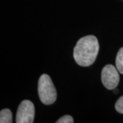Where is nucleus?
I'll use <instances>...</instances> for the list:
<instances>
[{"label": "nucleus", "mask_w": 123, "mask_h": 123, "mask_svg": "<svg viewBox=\"0 0 123 123\" xmlns=\"http://www.w3.org/2000/svg\"><path fill=\"white\" fill-rule=\"evenodd\" d=\"M99 44L94 36H84L77 41L73 51V57L81 66H89L96 60Z\"/></svg>", "instance_id": "nucleus-1"}, {"label": "nucleus", "mask_w": 123, "mask_h": 123, "mask_svg": "<svg viewBox=\"0 0 123 123\" xmlns=\"http://www.w3.org/2000/svg\"><path fill=\"white\" fill-rule=\"evenodd\" d=\"M40 100L44 105H51L57 98V92L51 77L47 74L40 76L38 84Z\"/></svg>", "instance_id": "nucleus-2"}, {"label": "nucleus", "mask_w": 123, "mask_h": 123, "mask_svg": "<svg viewBox=\"0 0 123 123\" xmlns=\"http://www.w3.org/2000/svg\"><path fill=\"white\" fill-rule=\"evenodd\" d=\"M119 71L116 66L107 64L103 67L101 73V81L108 90H114L118 86L120 81Z\"/></svg>", "instance_id": "nucleus-3"}, {"label": "nucleus", "mask_w": 123, "mask_h": 123, "mask_svg": "<svg viewBox=\"0 0 123 123\" xmlns=\"http://www.w3.org/2000/svg\"><path fill=\"white\" fill-rule=\"evenodd\" d=\"M35 116V107L31 101H23L18 107L16 115L17 123H32Z\"/></svg>", "instance_id": "nucleus-4"}, {"label": "nucleus", "mask_w": 123, "mask_h": 123, "mask_svg": "<svg viewBox=\"0 0 123 123\" xmlns=\"http://www.w3.org/2000/svg\"><path fill=\"white\" fill-rule=\"evenodd\" d=\"M0 123H12V114L9 109H4L0 111Z\"/></svg>", "instance_id": "nucleus-5"}, {"label": "nucleus", "mask_w": 123, "mask_h": 123, "mask_svg": "<svg viewBox=\"0 0 123 123\" xmlns=\"http://www.w3.org/2000/svg\"><path fill=\"white\" fill-rule=\"evenodd\" d=\"M116 67L120 73L123 74V47L120 49L117 53L116 59Z\"/></svg>", "instance_id": "nucleus-6"}, {"label": "nucleus", "mask_w": 123, "mask_h": 123, "mask_svg": "<svg viewBox=\"0 0 123 123\" xmlns=\"http://www.w3.org/2000/svg\"><path fill=\"white\" fill-rule=\"evenodd\" d=\"M115 108L116 111L120 114H123V96L120 97L116 101Z\"/></svg>", "instance_id": "nucleus-7"}, {"label": "nucleus", "mask_w": 123, "mask_h": 123, "mask_svg": "<svg viewBox=\"0 0 123 123\" xmlns=\"http://www.w3.org/2000/svg\"><path fill=\"white\" fill-rule=\"evenodd\" d=\"M73 122L74 120H73V117L69 115L64 116L56 121L57 123H73Z\"/></svg>", "instance_id": "nucleus-8"}]
</instances>
